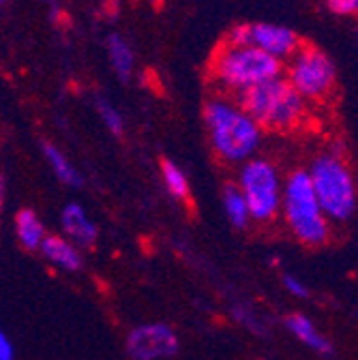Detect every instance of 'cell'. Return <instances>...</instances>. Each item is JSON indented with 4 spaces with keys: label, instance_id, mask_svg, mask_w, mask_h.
Instances as JSON below:
<instances>
[{
    "label": "cell",
    "instance_id": "cell-1",
    "mask_svg": "<svg viewBox=\"0 0 358 360\" xmlns=\"http://www.w3.org/2000/svg\"><path fill=\"white\" fill-rule=\"evenodd\" d=\"M210 148L226 163H245L260 148L262 129L230 97H212L204 105Z\"/></svg>",
    "mask_w": 358,
    "mask_h": 360
},
{
    "label": "cell",
    "instance_id": "cell-2",
    "mask_svg": "<svg viewBox=\"0 0 358 360\" xmlns=\"http://www.w3.org/2000/svg\"><path fill=\"white\" fill-rule=\"evenodd\" d=\"M208 73L219 88L236 97L262 82L279 77L283 73V63L253 45L221 43L210 58Z\"/></svg>",
    "mask_w": 358,
    "mask_h": 360
},
{
    "label": "cell",
    "instance_id": "cell-3",
    "mask_svg": "<svg viewBox=\"0 0 358 360\" xmlns=\"http://www.w3.org/2000/svg\"><path fill=\"white\" fill-rule=\"evenodd\" d=\"M234 101L255 120L260 129L268 131H292L307 114V101L283 75L245 90L234 97Z\"/></svg>",
    "mask_w": 358,
    "mask_h": 360
},
{
    "label": "cell",
    "instance_id": "cell-4",
    "mask_svg": "<svg viewBox=\"0 0 358 360\" xmlns=\"http://www.w3.org/2000/svg\"><path fill=\"white\" fill-rule=\"evenodd\" d=\"M281 200L294 236L309 247L324 245L328 238V225L305 169H296L288 176Z\"/></svg>",
    "mask_w": 358,
    "mask_h": 360
},
{
    "label": "cell",
    "instance_id": "cell-5",
    "mask_svg": "<svg viewBox=\"0 0 358 360\" xmlns=\"http://www.w3.org/2000/svg\"><path fill=\"white\" fill-rule=\"evenodd\" d=\"M307 174L322 212L337 221L350 219L356 208V187L347 165L339 157L326 153L313 161L311 172Z\"/></svg>",
    "mask_w": 358,
    "mask_h": 360
},
{
    "label": "cell",
    "instance_id": "cell-6",
    "mask_svg": "<svg viewBox=\"0 0 358 360\" xmlns=\"http://www.w3.org/2000/svg\"><path fill=\"white\" fill-rule=\"evenodd\" d=\"M283 69L286 79L305 101H324L337 86L335 63L316 45L300 43V48L292 58H288Z\"/></svg>",
    "mask_w": 358,
    "mask_h": 360
},
{
    "label": "cell",
    "instance_id": "cell-7",
    "mask_svg": "<svg viewBox=\"0 0 358 360\" xmlns=\"http://www.w3.org/2000/svg\"><path fill=\"white\" fill-rule=\"evenodd\" d=\"M255 221H271L281 206V180L277 167L268 159H249L241 167L238 185Z\"/></svg>",
    "mask_w": 358,
    "mask_h": 360
},
{
    "label": "cell",
    "instance_id": "cell-8",
    "mask_svg": "<svg viewBox=\"0 0 358 360\" xmlns=\"http://www.w3.org/2000/svg\"><path fill=\"white\" fill-rule=\"evenodd\" d=\"M223 43L230 45H253V48L266 52L277 60H288L300 48V37L281 24L271 22H255V24H236L228 30Z\"/></svg>",
    "mask_w": 358,
    "mask_h": 360
},
{
    "label": "cell",
    "instance_id": "cell-9",
    "mask_svg": "<svg viewBox=\"0 0 358 360\" xmlns=\"http://www.w3.org/2000/svg\"><path fill=\"white\" fill-rule=\"evenodd\" d=\"M178 352V337L167 324H144L127 337V354L133 360H163Z\"/></svg>",
    "mask_w": 358,
    "mask_h": 360
},
{
    "label": "cell",
    "instance_id": "cell-10",
    "mask_svg": "<svg viewBox=\"0 0 358 360\" xmlns=\"http://www.w3.org/2000/svg\"><path fill=\"white\" fill-rule=\"evenodd\" d=\"M63 230L75 247H93L97 240V225L88 219L79 204H67L63 210Z\"/></svg>",
    "mask_w": 358,
    "mask_h": 360
},
{
    "label": "cell",
    "instance_id": "cell-11",
    "mask_svg": "<svg viewBox=\"0 0 358 360\" xmlns=\"http://www.w3.org/2000/svg\"><path fill=\"white\" fill-rule=\"evenodd\" d=\"M39 251L50 264H54L63 270H69V273H75V270L82 268V255H79L77 247L63 236H48L46 234Z\"/></svg>",
    "mask_w": 358,
    "mask_h": 360
},
{
    "label": "cell",
    "instance_id": "cell-12",
    "mask_svg": "<svg viewBox=\"0 0 358 360\" xmlns=\"http://www.w3.org/2000/svg\"><path fill=\"white\" fill-rule=\"evenodd\" d=\"M106 48H108L110 65H112L116 77L122 82H129L133 75V67H136V56H133V48L129 45V41L122 34L112 32L108 37Z\"/></svg>",
    "mask_w": 358,
    "mask_h": 360
},
{
    "label": "cell",
    "instance_id": "cell-13",
    "mask_svg": "<svg viewBox=\"0 0 358 360\" xmlns=\"http://www.w3.org/2000/svg\"><path fill=\"white\" fill-rule=\"evenodd\" d=\"M15 234L24 249L37 251L41 247L43 238H46V228H43V223L34 210L24 208L15 214Z\"/></svg>",
    "mask_w": 358,
    "mask_h": 360
},
{
    "label": "cell",
    "instance_id": "cell-14",
    "mask_svg": "<svg viewBox=\"0 0 358 360\" xmlns=\"http://www.w3.org/2000/svg\"><path fill=\"white\" fill-rule=\"evenodd\" d=\"M286 326H288L302 343H307L309 347L318 349V352H322V354H331V352H333L331 343L316 330V326H313V324L305 318V315H298V313L288 315Z\"/></svg>",
    "mask_w": 358,
    "mask_h": 360
},
{
    "label": "cell",
    "instance_id": "cell-15",
    "mask_svg": "<svg viewBox=\"0 0 358 360\" xmlns=\"http://www.w3.org/2000/svg\"><path fill=\"white\" fill-rule=\"evenodd\" d=\"M43 155H46V161L50 163L52 172L58 176L60 183L69 185V187H79L82 185V176L79 172L73 167V163L63 155V150L54 144H43Z\"/></svg>",
    "mask_w": 358,
    "mask_h": 360
},
{
    "label": "cell",
    "instance_id": "cell-16",
    "mask_svg": "<svg viewBox=\"0 0 358 360\" xmlns=\"http://www.w3.org/2000/svg\"><path fill=\"white\" fill-rule=\"evenodd\" d=\"M223 206H226L228 219L232 221V225H236V228H245L249 223L251 214H249L247 202L236 185H226V189H223Z\"/></svg>",
    "mask_w": 358,
    "mask_h": 360
},
{
    "label": "cell",
    "instance_id": "cell-17",
    "mask_svg": "<svg viewBox=\"0 0 358 360\" xmlns=\"http://www.w3.org/2000/svg\"><path fill=\"white\" fill-rule=\"evenodd\" d=\"M161 176H163L165 189L170 191L172 198H176V200H189L187 176L183 174V169L178 167L174 161H170V159L161 161Z\"/></svg>",
    "mask_w": 358,
    "mask_h": 360
},
{
    "label": "cell",
    "instance_id": "cell-18",
    "mask_svg": "<svg viewBox=\"0 0 358 360\" xmlns=\"http://www.w3.org/2000/svg\"><path fill=\"white\" fill-rule=\"evenodd\" d=\"M97 112H99V116H101V120H103V124L110 129V133H114V135H122L124 133V120H122V114L108 101V99H103V97H99L97 99Z\"/></svg>",
    "mask_w": 358,
    "mask_h": 360
},
{
    "label": "cell",
    "instance_id": "cell-19",
    "mask_svg": "<svg viewBox=\"0 0 358 360\" xmlns=\"http://www.w3.org/2000/svg\"><path fill=\"white\" fill-rule=\"evenodd\" d=\"M335 15H358V0H326Z\"/></svg>",
    "mask_w": 358,
    "mask_h": 360
},
{
    "label": "cell",
    "instance_id": "cell-20",
    "mask_svg": "<svg viewBox=\"0 0 358 360\" xmlns=\"http://www.w3.org/2000/svg\"><path fill=\"white\" fill-rule=\"evenodd\" d=\"M283 283H286L288 292H292L294 296H307V288H305L298 279H294L292 275H286V277H283Z\"/></svg>",
    "mask_w": 358,
    "mask_h": 360
},
{
    "label": "cell",
    "instance_id": "cell-21",
    "mask_svg": "<svg viewBox=\"0 0 358 360\" xmlns=\"http://www.w3.org/2000/svg\"><path fill=\"white\" fill-rule=\"evenodd\" d=\"M0 360H13V345L3 330H0Z\"/></svg>",
    "mask_w": 358,
    "mask_h": 360
},
{
    "label": "cell",
    "instance_id": "cell-22",
    "mask_svg": "<svg viewBox=\"0 0 358 360\" xmlns=\"http://www.w3.org/2000/svg\"><path fill=\"white\" fill-rule=\"evenodd\" d=\"M3 193H5V180L0 176V206H3Z\"/></svg>",
    "mask_w": 358,
    "mask_h": 360
},
{
    "label": "cell",
    "instance_id": "cell-23",
    "mask_svg": "<svg viewBox=\"0 0 358 360\" xmlns=\"http://www.w3.org/2000/svg\"><path fill=\"white\" fill-rule=\"evenodd\" d=\"M41 3H46V5H56L58 0H41Z\"/></svg>",
    "mask_w": 358,
    "mask_h": 360
},
{
    "label": "cell",
    "instance_id": "cell-24",
    "mask_svg": "<svg viewBox=\"0 0 358 360\" xmlns=\"http://www.w3.org/2000/svg\"><path fill=\"white\" fill-rule=\"evenodd\" d=\"M3 5H7V0H0V7H3Z\"/></svg>",
    "mask_w": 358,
    "mask_h": 360
}]
</instances>
